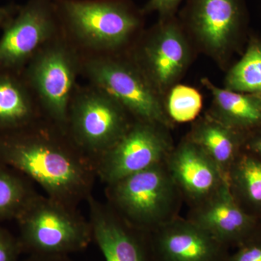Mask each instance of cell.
Returning <instances> with one entry per match:
<instances>
[{
    "instance_id": "6da1fadb",
    "label": "cell",
    "mask_w": 261,
    "mask_h": 261,
    "mask_svg": "<svg viewBox=\"0 0 261 261\" xmlns=\"http://www.w3.org/2000/svg\"><path fill=\"white\" fill-rule=\"evenodd\" d=\"M0 162L40 187L45 195L72 207L93 195L95 163L65 130L44 118L0 135Z\"/></svg>"
},
{
    "instance_id": "7a4b0ae2",
    "label": "cell",
    "mask_w": 261,
    "mask_h": 261,
    "mask_svg": "<svg viewBox=\"0 0 261 261\" xmlns=\"http://www.w3.org/2000/svg\"><path fill=\"white\" fill-rule=\"evenodd\" d=\"M65 35L88 54H112L142 24V10L128 0H55Z\"/></svg>"
},
{
    "instance_id": "3957f363",
    "label": "cell",
    "mask_w": 261,
    "mask_h": 261,
    "mask_svg": "<svg viewBox=\"0 0 261 261\" xmlns=\"http://www.w3.org/2000/svg\"><path fill=\"white\" fill-rule=\"evenodd\" d=\"M106 203L132 227L152 233L179 216L183 197L166 161L106 185Z\"/></svg>"
},
{
    "instance_id": "277c9868",
    "label": "cell",
    "mask_w": 261,
    "mask_h": 261,
    "mask_svg": "<svg viewBox=\"0 0 261 261\" xmlns=\"http://www.w3.org/2000/svg\"><path fill=\"white\" fill-rule=\"evenodd\" d=\"M23 252L29 255L68 256L93 241L89 219L72 207L37 194L15 219Z\"/></svg>"
},
{
    "instance_id": "5b68a950",
    "label": "cell",
    "mask_w": 261,
    "mask_h": 261,
    "mask_svg": "<svg viewBox=\"0 0 261 261\" xmlns=\"http://www.w3.org/2000/svg\"><path fill=\"white\" fill-rule=\"evenodd\" d=\"M82 58L80 49L62 30L37 51L22 72L43 117L65 132Z\"/></svg>"
},
{
    "instance_id": "8992f818",
    "label": "cell",
    "mask_w": 261,
    "mask_h": 261,
    "mask_svg": "<svg viewBox=\"0 0 261 261\" xmlns=\"http://www.w3.org/2000/svg\"><path fill=\"white\" fill-rule=\"evenodd\" d=\"M81 73L116 99L135 121L171 128L162 97L135 61L112 54L82 56Z\"/></svg>"
},
{
    "instance_id": "52a82bcc",
    "label": "cell",
    "mask_w": 261,
    "mask_h": 261,
    "mask_svg": "<svg viewBox=\"0 0 261 261\" xmlns=\"http://www.w3.org/2000/svg\"><path fill=\"white\" fill-rule=\"evenodd\" d=\"M135 120L116 99L95 86L77 87L66 132L94 163L124 135Z\"/></svg>"
},
{
    "instance_id": "ba28073f",
    "label": "cell",
    "mask_w": 261,
    "mask_h": 261,
    "mask_svg": "<svg viewBox=\"0 0 261 261\" xmlns=\"http://www.w3.org/2000/svg\"><path fill=\"white\" fill-rule=\"evenodd\" d=\"M3 29L0 71L15 73L63 30L55 0H29Z\"/></svg>"
},
{
    "instance_id": "9c48e42d",
    "label": "cell",
    "mask_w": 261,
    "mask_h": 261,
    "mask_svg": "<svg viewBox=\"0 0 261 261\" xmlns=\"http://www.w3.org/2000/svg\"><path fill=\"white\" fill-rule=\"evenodd\" d=\"M168 129L134 121L124 135L96 161L97 179L106 186L165 162L174 147Z\"/></svg>"
},
{
    "instance_id": "30bf717a",
    "label": "cell",
    "mask_w": 261,
    "mask_h": 261,
    "mask_svg": "<svg viewBox=\"0 0 261 261\" xmlns=\"http://www.w3.org/2000/svg\"><path fill=\"white\" fill-rule=\"evenodd\" d=\"M160 18L132 59L162 97L186 71L191 53L180 20L175 16Z\"/></svg>"
},
{
    "instance_id": "8fae6325",
    "label": "cell",
    "mask_w": 261,
    "mask_h": 261,
    "mask_svg": "<svg viewBox=\"0 0 261 261\" xmlns=\"http://www.w3.org/2000/svg\"><path fill=\"white\" fill-rule=\"evenodd\" d=\"M247 20L245 0H188L180 22L206 51L220 58L234 47Z\"/></svg>"
},
{
    "instance_id": "7c38bea8",
    "label": "cell",
    "mask_w": 261,
    "mask_h": 261,
    "mask_svg": "<svg viewBox=\"0 0 261 261\" xmlns=\"http://www.w3.org/2000/svg\"><path fill=\"white\" fill-rule=\"evenodd\" d=\"M86 202L93 240L106 261H159L150 233L132 227L93 195Z\"/></svg>"
},
{
    "instance_id": "4fadbf2b",
    "label": "cell",
    "mask_w": 261,
    "mask_h": 261,
    "mask_svg": "<svg viewBox=\"0 0 261 261\" xmlns=\"http://www.w3.org/2000/svg\"><path fill=\"white\" fill-rule=\"evenodd\" d=\"M159 261H227L229 247L179 216L150 233Z\"/></svg>"
},
{
    "instance_id": "5bb4252c",
    "label": "cell",
    "mask_w": 261,
    "mask_h": 261,
    "mask_svg": "<svg viewBox=\"0 0 261 261\" xmlns=\"http://www.w3.org/2000/svg\"><path fill=\"white\" fill-rule=\"evenodd\" d=\"M183 200L193 207L214 195L227 178L188 137L174 146L166 160Z\"/></svg>"
},
{
    "instance_id": "9a60e30c",
    "label": "cell",
    "mask_w": 261,
    "mask_h": 261,
    "mask_svg": "<svg viewBox=\"0 0 261 261\" xmlns=\"http://www.w3.org/2000/svg\"><path fill=\"white\" fill-rule=\"evenodd\" d=\"M187 219L229 248L255 233L253 218L235 200L227 178L214 195L191 207Z\"/></svg>"
},
{
    "instance_id": "2e32d148",
    "label": "cell",
    "mask_w": 261,
    "mask_h": 261,
    "mask_svg": "<svg viewBox=\"0 0 261 261\" xmlns=\"http://www.w3.org/2000/svg\"><path fill=\"white\" fill-rule=\"evenodd\" d=\"M43 118L22 73L0 71V135L23 129Z\"/></svg>"
},
{
    "instance_id": "e0dca14e",
    "label": "cell",
    "mask_w": 261,
    "mask_h": 261,
    "mask_svg": "<svg viewBox=\"0 0 261 261\" xmlns=\"http://www.w3.org/2000/svg\"><path fill=\"white\" fill-rule=\"evenodd\" d=\"M201 82L212 94L209 116L244 135L261 126V96L219 88L207 79Z\"/></svg>"
},
{
    "instance_id": "ac0fdd59",
    "label": "cell",
    "mask_w": 261,
    "mask_h": 261,
    "mask_svg": "<svg viewBox=\"0 0 261 261\" xmlns=\"http://www.w3.org/2000/svg\"><path fill=\"white\" fill-rule=\"evenodd\" d=\"M187 137L214 161L226 177L246 139L244 134L210 116L196 121Z\"/></svg>"
},
{
    "instance_id": "d6986e66",
    "label": "cell",
    "mask_w": 261,
    "mask_h": 261,
    "mask_svg": "<svg viewBox=\"0 0 261 261\" xmlns=\"http://www.w3.org/2000/svg\"><path fill=\"white\" fill-rule=\"evenodd\" d=\"M37 194L28 178L0 162V223L16 219Z\"/></svg>"
},
{
    "instance_id": "ffe728a7",
    "label": "cell",
    "mask_w": 261,
    "mask_h": 261,
    "mask_svg": "<svg viewBox=\"0 0 261 261\" xmlns=\"http://www.w3.org/2000/svg\"><path fill=\"white\" fill-rule=\"evenodd\" d=\"M225 89L261 96V41L252 37L245 54L228 70Z\"/></svg>"
},
{
    "instance_id": "44dd1931",
    "label": "cell",
    "mask_w": 261,
    "mask_h": 261,
    "mask_svg": "<svg viewBox=\"0 0 261 261\" xmlns=\"http://www.w3.org/2000/svg\"><path fill=\"white\" fill-rule=\"evenodd\" d=\"M233 197L243 196L252 205H261V159L253 154H240L227 174Z\"/></svg>"
},
{
    "instance_id": "7402d4cb",
    "label": "cell",
    "mask_w": 261,
    "mask_h": 261,
    "mask_svg": "<svg viewBox=\"0 0 261 261\" xmlns=\"http://www.w3.org/2000/svg\"><path fill=\"white\" fill-rule=\"evenodd\" d=\"M165 109L171 121L188 123L195 121L202 107L200 92L189 86L176 84L168 91Z\"/></svg>"
},
{
    "instance_id": "603a6c76",
    "label": "cell",
    "mask_w": 261,
    "mask_h": 261,
    "mask_svg": "<svg viewBox=\"0 0 261 261\" xmlns=\"http://www.w3.org/2000/svg\"><path fill=\"white\" fill-rule=\"evenodd\" d=\"M227 261H261V238L255 233L239 245L238 250L229 254Z\"/></svg>"
},
{
    "instance_id": "cb8c5ba5",
    "label": "cell",
    "mask_w": 261,
    "mask_h": 261,
    "mask_svg": "<svg viewBox=\"0 0 261 261\" xmlns=\"http://www.w3.org/2000/svg\"><path fill=\"white\" fill-rule=\"evenodd\" d=\"M22 252L18 237L0 226V261H20Z\"/></svg>"
},
{
    "instance_id": "d4e9b609",
    "label": "cell",
    "mask_w": 261,
    "mask_h": 261,
    "mask_svg": "<svg viewBox=\"0 0 261 261\" xmlns=\"http://www.w3.org/2000/svg\"><path fill=\"white\" fill-rule=\"evenodd\" d=\"M183 0H149L142 9V13H157L160 18L175 16Z\"/></svg>"
},
{
    "instance_id": "484cf974",
    "label": "cell",
    "mask_w": 261,
    "mask_h": 261,
    "mask_svg": "<svg viewBox=\"0 0 261 261\" xmlns=\"http://www.w3.org/2000/svg\"><path fill=\"white\" fill-rule=\"evenodd\" d=\"M244 145L246 147L249 153L261 159V130L252 137H246Z\"/></svg>"
},
{
    "instance_id": "4316f807",
    "label": "cell",
    "mask_w": 261,
    "mask_h": 261,
    "mask_svg": "<svg viewBox=\"0 0 261 261\" xmlns=\"http://www.w3.org/2000/svg\"><path fill=\"white\" fill-rule=\"evenodd\" d=\"M20 6L14 4L0 6V28H3L18 13Z\"/></svg>"
},
{
    "instance_id": "83f0119b",
    "label": "cell",
    "mask_w": 261,
    "mask_h": 261,
    "mask_svg": "<svg viewBox=\"0 0 261 261\" xmlns=\"http://www.w3.org/2000/svg\"><path fill=\"white\" fill-rule=\"evenodd\" d=\"M21 261V260H20ZM22 261H73L68 256L54 255H29L28 258Z\"/></svg>"
}]
</instances>
